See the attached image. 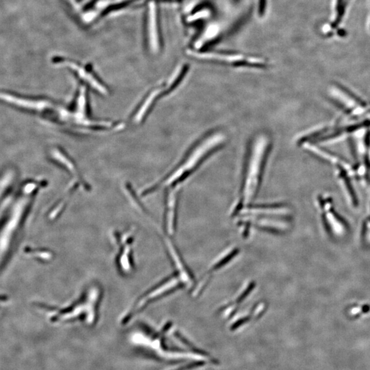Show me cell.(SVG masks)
Returning <instances> with one entry per match:
<instances>
[{"instance_id": "cell-10", "label": "cell", "mask_w": 370, "mask_h": 370, "mask_svg": "<svg viewBox=\"0 0 370 370\" xmlns=\"http://www.w3.org/2000/svg\"><path fill=\"white\" fill-rule=\"evenodd\" d=\"M17 174V170L13 167H9L0 172V203L13 193Z\"/></svg>"}, {"instance_id": "cell-2", "label": "cell", "mask_w": 370, "mask_h": 370, "mask_svg": "<svg viewBox=\"0 0 370 370\" xmlns=\"http://www.w3.org/2000/svg\"><path fill=\"white\" fill-rule=\"evenodd\" d=\"M227 137L224 132L214 130L205 134L186 153L179 163L159 182L143 191V195L154 193L161 187L174 189L195 173L215 153L226 145Z\"/></svg>"}, {"instance_id": "cell-8", "label": "cell", "mask_w": 370, "mask_h": 370, "mask_svg": "<svg viewBox=\"0 0 370 370\" xmlns=\"http://www.w3.org/2000/svg\"><path fill=\"white\" fill-rule=\"evenodd\" d=\"M156 0H149L148 2V11L146 13V31L147 39L148 46L152 52H158L160 47V38L159 33V24H158V7H156Z\"/></svg>"}, {"instance_id": "cell-1", "label": "cell", "mask_w": 370, "mask_h": 370, "mask_svg": "<svg viewBox=\"0 0 370 370\" xmlns=\"http://www.w3.org/2000/svg\"><path fill=\"white\" fill-rule=\"evenodd\" d=\"M45 185L44 181L30 180L14 193L11 204L0 222V271L12 255L36 195Z\"/></svg>"}, {"instance_id": "cell-12", "label": "cell", "mask_w": 370, "mask_h": 370, "mask_svg": "<svg viewBox=\"0 0 370 370\" xmlns=\"http://www.w3.org/2000/svg\"><path fill=\"white\" fill-rule=\"evenodd\" d=\"M24 253L26 255L32 256L35 259H39L40 261H49L52 259V254L48 251H43L42 249H28L24 250Z\"/></svg>"}, {"instance_id": "cell-9", "label": "cell", "mask_w": 370, "mask_h": 370, "mask_svg": "<svg viewBox=\"0 0 370 370\" xmlns=\"http://www.w3.org/2000/svg\"><path fill=\"white\" fill-rule=\"evenodd\" d=\"M167 95H168V94L166 83H163V84L152 89L150 92L147 94V96L143 99L142 102L139 104L138 108L134 112L133 115V123L137 124V125L141 123L147 115L150 113L151 109L154 107L157 100L160 97L167 96Z\"/></svg>"}, {"instance_id": "cell-14", "label": "cell", "mask_w": 370, "mask_h": 370, "mask_svg": "<svg viewBox=\"0 0 370 370\" xmlns=\"http://www.w3.org/2000/svg\"><path fill=\"white\" fill-rule=\"evenodd\" d=\"M8 302V298H5L3 296H0V303L5 304Z\"/></svg>"}, {"instance_id": "cell-13", "label": "cell", "mask_w": 370, "mask_h": 370, "mask_svg": "<svg viewBox=\"0 0 370 370\" xmlns=\"http://www.w3.org/2000/svg\"><path fill=\"white\" fill-rule=\"evenodd\" d=\"M340 177L344 181L345 185H346L347 189H348V192L350 193V197H351L352 201H353V204L355 206H357V198H356L355 193H354L353 188H352L351 183H350L349 178L347 176L346 172H345L344 169L342 170V168H340Z\"/></svg>"}, {"instance_id": "cell-3", "label": "cell", "mask_w": 370, "mask_h": 370, "mask_svg": "<svg viewBox=\"0 0 370 370\" xmlns=\"http://www.w3.org/2000/svg\"><path fill=\"white\" fill-rule=\"evenodd\" d=\"M271 148L272 139L268 134L261 132L252 137L246 154L241 195L234 214L243 210L245 205L251 203L259 192Z\"/></svg>"}, {"instance_id": "cell-7", "label": "cell", "mask_w": 370, "mask_h": 370, "mask_svg": "<svg viewBox=\"0 0 370 370\" xmlns=\"http://www.w3.org/2000/svg\"><path fill=\"white\" fill-rule=\"evenodd\" d=\"M117 246L116 255V265L120 274L128 276L134 271L133 258V231L128 230L127 231L117 232L114 235Z\"/></svg>"}, {"instance_id": "cell-6", "label": "cell", "mask_w": 370, "mask_h": 370, "mask_svg": "<svg viewBox=\"0 0 370 370\" xmlns=\"http://www.w3.org/2000/svg\"><path fill=\"white\" fill-rule=\"evenodd\" d=\"M52 61L55 65L62 66V67L68 69L79 80L92 87L99 94L106 96L109 93L108 87H106L103 82L99 78L90 65L77 63L73 60L61 57V56L54 57Z\"/></svg>"}, {"instance_id": "cell-11", "label": "cell", "mask_w": 370, "mask_h": 370, "mask_svg": "<svg viewBox=\"0 0 370 370\" xmlns=\"http://www.w3.org/2000/svg\"><path fill=\"white\" fill-rule=\"evenodd\" d=\"M50 158L54 162L63 167L64 169L67 170L69 173L74 175L75 178L80 179V178H79V173L76 167L71 158H69V157L63 150L59 148H53L50 150Z\"/></svg>"}, {"instance_id": "cell-5", "label": "cell", "mask_w": 370, "mask_h": 370, "mask_svg": "<svg viewBox=\"0 0 370 370\" xmlns=\"http://www.w3.org/2000/svg\"><path fill=\"white\" fill-rule=\"evenodd\" d=\"M0 103L25 113L40 116L46 120L50 119L57 107V104L49 98L28 96L1 89Z\"/></svg>"}, {"instance_id": "cell-4", "label": "cell", "mask_w": 370, "mask_h": 370, "mask_svg": "<svg viewBox=\"0 0 370 370\" xmlns=\"http://www.w3.org/2000/svg\"><path fill=\"white\" fill-rule=\"evenodd\" d=\"M103 298V290L98 284H92L84 290L80 297L70 305L59 308L46 304H36V307L48 312L52 321L85 320L96 322Z\"/></svg>"}]
</instances>
